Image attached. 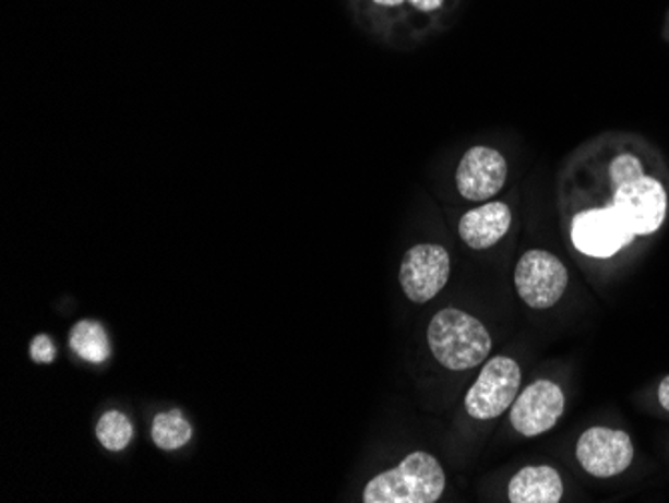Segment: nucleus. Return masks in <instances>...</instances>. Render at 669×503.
<instances>
[{"label": "nucleus", "mask_w": 669, "mask_h": 503, "mask_svg": "<svg viewBox=\"0 0 669 503\" xmlns=\"http://www.w3.org/2000/svg\"><path fill=\"white\" fill-rule=\"evenodd\" d=\"M429 349L443 368L465 371L477 368L491 354L486 325L462 309H441L427 327Z\"/></svg>", "instance_id": "obj_1"}, {"label": "nucleus", "mask_w": 669, "mask_h": 503, "mask_svg": "<svg viewBox=\"0 0 669 503\" xmlns=\"http://www.w3.org/2000/svg\"><path fill=\"white\" fill-rule=\"evenodd\" d=\"M445 491V471L427 452H414L363 490L366 503H435Z\"/></svg>", "instance_id": "obj_2"}, {"label": "nucleus", "mask_w": 669, "mask_h": 503, "mask_svg": "<svg viewBox=\"0 0 669 503\" xmlns=\"http://www.w3.org/2000/svg\"><path fill=\"white\" fill-rule=\"evenodd\" d=\"M522 387V369L512 357L487 361L474 387L465 395V409L474 419H495L513 406Z\"/></svg>", "instance_id": "obj_3"}, {"label": "nucleus", "mask_w": 669, "mask_h": 503, "mask_svg": "<svg viewBox=\"0 0 669 503\" xmlns=\"http://www.w3.org/2000/svg\"><path fill=\"white\" fill-rule=\"evenodd\" d=\"M568 282L570 275L565 265L541 249L527 251L515 267L517 294L529 308H553L565 294Z\"/></svg>", "instance_id": "obj_4"}, {"label": "nucleus", "mask_w": 669, "mask_h": 503, "mask_svg": "<svg viewBox=\"0 0 669 503\" xmlns=\"http://www.w3.org/2000/svg\"><path fill=\"white\" fill-rule=\"evenodd\" d=\"M633 239L635 233L613 205L606 209L584 211L573 217V245L589 258H613L621 249L632 245Z\"/></svg>", "instance_id": "obj_5"}, {"label": "nucleus", "mask_w": 669, "mask_h": 503, "mask_svg": "<svg viewBox=\"0 0 669 503\" xmlns=\"http://www.w3.org/2000/svg\"><path fill=\"white\" fill-rule=\"evenodd\" d=\"M450 255L445 247L421 243L403 255L399 282L414 303H429L450 279Z\"/></svg>", "instance_id": "obj_6"}, {"label": "nucleus", "mask_w": 669, "mask_h": 503, "mask_svg": "<svg viewBox=\"0 0 669 503\" xmlns=\"http://www.w3.org/2000/svg\"><path fill=\"white\" fill-rule=\"evenodd\" d=\"M611 205L618 209L623 221L630 225L635 237L652 235L656 233L666 219L668 195L664 184L644 175L642 179L618 187Z\"/></svg>", "instance_id": "obj_7"}, {"label": "nucleus", "mask_w": 669, "mask_h": 503, "mask_svg": "<svg viewBox=\"0 0 669 503\" xmlns=\"http://www.w3.org/2000/svg\"><path fill=\"white\" fill-rule=\"evenodd\" d=\"M565 397L561 387L553 381H536L525 387L513 402L512 419L513 430L525 438H536L546 431L553 430L558 419L563 416Z\"/></svg>", "instance_id": "obj_8"}, {"label": "nucleus", "mask_w": 669, "mask_h": 503, "mask_svg": "<svg viewBox=\"0 0 669 503\" xmlns=\"http://www.w3.org/2000/svg\"><path fill=\"white\" fill-rule=\"evenodd\" d=\"M577 459L596 478L620 476L633 462V443L625 431L592 428L577 442Z\"/></svg>", "instance_id": "obj_9"}, {"label": "nucleus", "mask_w": 669, "mask_h": 503, "mask_svg": "<svg viewBox=\"0 0 669 503\" xmlns=\"http://www.w3.org/2000/svg\"><path fill=\"white\" fill-rule=\"evenodd\" d=\"M507 179V163L495 148L474 147L457 167V189L467 201H486L498 195Z\"/></svg>", "instance_id": "obj_10"}, {"label": "nucleus", "mask_w": 669, "mask_h": 503, "mask_svg": "<svg viewBox=\"0 0 669 503\" xmlns=\"http://www.w3.org/2000/svg\"><path fill=\"white\" fill-rule=\"evenodd\" d=\"M512 211L505 203H487L465 213L459 221V235L471 249H489L510 231Z\"/></svg>", "instance_id": "obj_11"}, {"label": "nucleus", "mask_w": 669, "mask_h": 503, "mask_svg": "<svg viewBox=\"0 0 669 503\" xmlns=\"http://www.w3.org/2000/svg\"><path fill=\"white\" fill-rule=\"evenodd\" d=\"M507 495L512 503H558L563 495L561 476L549 466L524 467L510 481Z\"/></svg>", "instance_id": "obj_12"}, {"label": "nucleus", "mask_w": 669, "mask_h": 503, "mask_svg": "<svg viewBox=\"0 0 669 503\" xmlns=\"http://www.w3.org/2000/svg\"><path fill=\"white\" fill-rule=\"evenodd\" d=\"M69 344L76 356L91 363H105L109 359V337L105 327L97 321H79L71 330Z\"/></svg>", "instance_id": "obj_13"}, {"label": "nucleus", "mask_w": 669, "mask_h": 503, "mask_svg": "<svg viewBox=\"0 0 669 503\" xmlns=\"http://www.w3.org/2000/svg\"><path fill=\"white\" fill-rule=\"evenodd\" d=\"M193 435L189 419L184 418L179 409H169L158 414L157 418L153 419V428H151V438L160 450L172 452L183 447L184 443H189Z\"/></svg>", "instance_id": "obj_14"}, {"label": "nucleus", "mask_w": 669, "mask_h": 503, "mask_svg": "<svg viewBox=\"0 0 669 503\" xmlns=\"http://www.w3.org/2000/svg\"><path fill=\"white\" fill-rule=\"evenodd\" d=\"M97 438L105 450L122 452L133 440V423L124 414L112 409L98 419Z\"/></svg>", "instance_id": "obj_15"}, {"label": "nucleus", "mask_w": 669, "mask_h": 503, "mask_svg": "<svg viewBox=\"0 0 669 503\" xmlns=\"http://www.w3.org/2000/svg\"><path fill=\"white\" fill-rule=\"evenodd\" d=\"M609 177L611 183L616 184V189L621 184L632 183L635 179L644 177V167L640 159H635L633 155H621L618 159H613L609 167Z\"/></svg>", "instance_id": "obj_16"}, {"label": "nucleus", "mask_w": 669, "mask_h": 503, "mask_svg": "<svg viewBox=\"0 0 669 503\" xmlns=\"http://www.w3.org/2000/svg\"><path fill=\"white\" fill-rule=\"evenodd\" d=\"M55 356H57V349L50 342V337L47 335L35 337V342L31 345V357L35 363H50L55 361Z\"/></svg>", "instance_id": "obj_17"}, {"label": "nucleus", "mask_w": 669, "mask_h": 503, "mask_svg": "<svg viewBox=\"0 0 669 503\" xmlns=\"http://www.w3.org/2000/svg\"><path fill=\"white\" fill-rule=\"evenodd\" d=\"M407 2H411L417 11H423V13L438 11L439 7L443 4V0H407Z\"/></svg>", "instance_id": "obj_18"}, {"label": "nucleus", "mask_w": 669, "mask_h": 503, "mask_svg": "<svg viewBox=\"0 0 669 503\" xmlns=\"http://www.w3.org/2000/svg\"><path fill=\"white\" fill-rule=\"evenodd\" d=\"M657 397H659V404L664 409L669 411V375L666 380L659 383V390H657Z\"/></svg>", "instance_id": "obj_19"}, {"label": "nucleus", "mask_w": 669, "mask_h": 503, "mask_svg": "<svg viewBox=\"0 0 669 503\" xmlns=\"http://www.w3.org/2000/svg\"><path fill=\"white\" fill-rule=\"evenodd\" d=\"M375 2L383 4V7H399L405 0H375Z\"/></svg>", "instance_id": "obj_20"}]
</instances>
